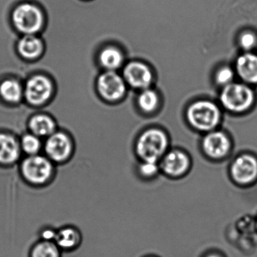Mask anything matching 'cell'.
I'll list each match as a JSON object with an SVG mask.
<instances>
[{"instance_id":"cell-1","label":"cell","mask_w":257,"mask_h":257,"mask_svg":"<svg viewBox=\"0 0 257 257\" xmlns=\"http://www.w3.org/2000/svg\"><path fill=\"white\" fill-rule=\"evenodd\" d=\"M21 175L30 186L43 187L50 183L55 176V165L47 156H28L21 164Z\"/></svg>"},{"instance_id":"cell-2","label":"cell","mask_w":257,"mask_h":257,"mask_svg":"<svg viewBox=\"0 0 257 257\" xmlns=\"http://www.w3.org/2000/svg\"><path fill=\"white\" fill-rule=\"evenodd\" d=\"M168 148V136L163 131L157 128L144 132L136 144L137 154L142 162H159L166 154Z\"/></svg>"},{"instance_id":"cell-3","label":"cell","mask_w":257,"mask_h":257,"mask_svg":"<svg viewBox=\"0 0 257 257\" xmlns=\"http://www.w3.org/2000/svg\"><path fill=\"white\" fill-rule=\"evenodd\" d=\"M219 107L210 100H201L191 104L186 116L189 124L201 132L213 130L220 121Z\"/></svg>"},{"instance_id":"cell-4","label":"cell","mask_w":257,"mask_h":257,"mask_svg":"<svg viewBox=\"0 0 257 257\" xmlns=\"http://www.w3.org/2000/svg\"><path fill=\"white\" fill-rule=\"evenodd\" d=\"M255 101L252 88L245 83L232 82L223 87L220 94L222 106L232 112H243L250 109Z\"/></svg>"},{"instance_id":"cell-5","label":"cell","mask_w":257,"mask_h":257,"mask_svg":"<svg viewBox=\"0 0 257 257\" xmlns=\"http://www.w3.org/2000/svg\"><path fill=\"white\" fill-rule=\"evenodd\" d=\"M13 19L18 30L27 35L40 31L43 24L41 10L31 4L19 5L13 12Z\"/></svg>"},{"instance_id":"cell-6","label":"cell","mask_w":257,"mask_h":257,"mask_svg":"<svg viewBox=\"0 0 257 257\" xmlns=\"http://www.w3.org/2000/svg\"><path fill=\"white\" fill-rule=\"evenodd\" d=\"M231 178L237 184L248 186L257 179V159L251 154L237 156L230 168Z\"/></svg>"},{"instance_id":"cell-7","label":"cell","mask_w":257,"mask_h":257,"mask_svg":"<svg viewBox=\"0 0 257 257\" xmlns=\"http://www.w3.org/2000/svg\"><path fill=\"white\" fill-rule=\"evenodd\" d=\"M126 82L115 71L104 72L99 76L97 88L105 100L115 101L124 97L126 92Z\"/></svg>"},{"instance_id":"cell-8","label":"cell","mask_w":257,"mask_h":257,"mask_svg":"<svg viewBox=\"0 0 257 257\" xmlns=\"http://www.w3.org/2000/svg\"><path fill=\"white\" fill-rule=\"evenodd\" d=\"M45 152L53 163H64L71 157L73 144L65 134L54 133L49 137L45 144Z\"/></svg>"},{"instance_id":"cell-9","label":"cell","mask_w":257,"mask_h":257,"mask_svg":"<svg viewBox=\"0 0 257 257\" xmlns=\"http://www.w3.org/2000/svg\"><path fill=\"white\" fill-rule=\"evenodd\" d=\"M52 84L44 76H35L28 80L25 86V94L27 100L33 105L43 104L52 95Z\"/></svg>"},{"instance_id":"cell-10","label":"cell","mask_w":257,"mask_h":257,"mask_svg":"<svg viewBox=\"0 0 257 257\" xmlns=\"http://www.w3.org/2000/svg\"><path fill=\"white\" fill-rule=\"evenodd\" d=\"M123 78L131 86L147 89L153 82V73L147 64L138 61L129 63L123 70Z\"/></svg>"},{"instance_id":"cell-11","label":"cell","mask_w":257,"mask_h":257,"mask_svg":"<svg viewBox=\"0 0 257 257\" xmlns=\"http://www.w3.org/2000/svg\"><path fill=\"white\" fill-rule=\"evenodd\" d=\"M190 165L189 156L180 150H172L166 153L159 163L160 169L171 177L184 175L189 171Z\"/></svg>"},{"instance_id":"cell-12","label":"cell","mask_w":257,"mask_h":257,"mask_svg":"<svg viewBox=\"0 0 257 257\" xmlns=\"http://www.w3.org/2000/svg\"><path fill=\"white\" fill-rule=\"evenodd\" d=\"M229 138L222 132L207 134L202 141V148L206 156L212 159H221L228 155L231 150Z\"/></svg>"},{"instance_id":"cell-13","label":"cell","mask_w":257,"mask_h":257,"mask_svg":"<svg viewBox=\"0 0 257 257\" xmlns=\"http://www.w3.org/2000/svg\"><path fill=\"white\" fill-rule=\"evenodd\" d=\"M236 73L247 84H257V55L246 52L237 58Z\"/></svg>"},{"instance_id":"cell-14","label":"cell","mask_w":257,"mask_h":257,"mask_svg":"<svg viewBox=\"0 0 257 257\" xmlns=\"http://www.w3.org/2000/svg\"><path fill=\"white\" fill-rule=\"evenodd\" d=\"M21 152L20 144L13 136L0 134V165H14L20 159Z\"/></svg>"},{"instance_id":"cell-15","label":"cell","mask_w":257,"mask_h":257,"mask_svg":"<svg viewBox=\"0 0 257 257\" xmlns=\"http://www.w3.org/2000/svg\"><path fill=\"white\" fill-rule=\"evenodd\" d=\"M82 242V234L77 228L71 225L57 230L55 243L61 251H72L78 248Z\"/></svg>"},{"instance_id":"cell-16","label":"cell","mask_w":257,"mask_h":257,"mask_svg":"<svg viewBox=\"0 0 257 257\" xmlns=\"http://www.w3.org/2000/svg\"><path fill=\"white\" fill-rule=\"evenodd\" d=\"M19 53L26 58H37L43 52V43L38 37L33 35H26L21 39L18 46Z\"/></svg>"},{"instance_id":"cell-17","label":"cell","mask_w":257,"mask_h":257,"mask_svg":"<svg viewBox=\"0 0 257 257\" xmlns=\"http://www.w3.org/2000/svg\"><path fill=\"white\" fill-rule=\"evenodd\" d=\"M100 61L106 70L114 71L122 65L124 56L119 49L113 46H109L105 48L100 52Z\"/></svg>"},{"instance_id":"cell-18","label":"cell","mask_w":257,"mask_h":257,"mask_svg":"<svg viewBox=\"0 0 257 257\" xmlns=\"http://www.w3.org/2000/svg\"><path fill=\"white\" fill-rule=\"evenodd\" d=\"M29 125L34 135L37 137H49L55 132V122L47 115H39L33 117Z\"/></svg>"},{"instance_id":"cell-19","label":"cell","mask_w":257,"mask_h":257,"mask_svg":"<svg viewBox=\"0 0 257 257\" xmlns=\"http://www.w3.org/2000/svg\"><path fill=\"white\" fill-rule=\"evenodd\" d=\"M30 257H61V250L55 241L40 240L31 248Z\"/></svg>"},{"instance_id":"cell-20","label":"cell","mask_w":257,"mask_h":257,"mask_svg":"<svg viewBox=\"0 0 257 257\" xmlns=\"http://www.w3.org/2000/svg\"><path fill=\"white\" fill-rule=\"evenodd\" d=\"M0 94L7 101L17 103L23 96V89L17 81H4L0 85Z\"/></svg>"},{"instance_id":"cell-21","label":"cell","mask_w":257,"mask_h":257,"mask_svg":"<svg viewBox=\"0 0 257 257\" xmlns=\"http://www.w3.org/2000/svg\"><path fill=\"white\" fill-rule=\"evenodd\" d=\"M159 102L157 93L150 88L143 90L138 97V104L140 108L146 112H152L156 110Z\"/></svg>"},{"instance_id":"cell-22","label":"cell","mask_w":257,"mask_h":257,"mask_svg":"<svg viewBox=\"0 0 257 257\" xmlns=\"http://www.w3.org/2000/svg\"><path fill=\"white\" fill-rule=\"evenodd\" d=\"M21 148L28 156L39 154L42 144L38 137L35 135H26L22 138Z\"/></svg>"},{"instance_id":"cell-23","label":"cell","mask_w":257,"mask_h":257,"mask_svg":"<svg viewBox=\"0 0 257 257\" xmlns=\"http://www.w3.org/2000/svg\"><path fill=\"white\" fill-rule=\"evenodd\" d=\"M160 169L159 162L144 161L139 166V174L145 179H150L157 175Z\"/></svg>"},{"instance_id":"cell-24","label":"cell","mask_w":257,"mask_h":257,"mask_svg":"<svg viewBox=\"0 0 257 257\" xmlns=\"http://www.w3.org/2000/svg\"><path fill=\"white\" fill-rule=\"evenodd\" d=\"M234 71L229 67H222L216 72V82L221 86L225 87L234 82Z\"/></svg>"},{"instance_id":"cell-25","label":"cell","mask_w":257,"mask_h":257,"mask_svg":"<svg viewBox=\"0 0 257 257\" xmlns=\"http://www.w3.org/2000/svg\"><path fill=\"white\" fill-rule=\"evenodd\" d=\"M239 44L245 52H251L257 46V36L251 31H246L240 34Z\"/></svg>"},{"instance_id":"cell-26","label":"cell","mask_w":257,"mask_h":257,"mask_svg":"<svg viewBox=\"0 0 257 257\" xmlns=\"http://www.w3.org/2000/svg\"><path fill=\"white\" fill-rule=\"evenodd\" d=\"M56 233L57 230L52 229L51 228H46L43 229L40 233V237H41V240L55 241Z\"/></svg>"},{"instance_id":"cell-27","label":"cell","mask_w":257,"mask_h":257,"mask_svg":"<svg viewBox=\"0 0 257 257\" xmlns=\"http://www.w3.org/2000/svg\"><path fill=\"white\" fill-rule=\"evenodd\" d=\"M205 257H222V255H219V254L216 253V252H212V253L208 254V255H206Z\"/></svg>"},{"instance_id":"cell-28","label":"cell","mask_w":257,"mask_h":257,"mask_svg":"<svg viewBox=\"0 0 257 257\" xmlns=\"http://www.w3.org/2000/svg\"><path fill=\"white\" fill-rule=\"evenodd\" d=\"M150 257H153V256H150Z\"/></svg>"}]
</instances>
